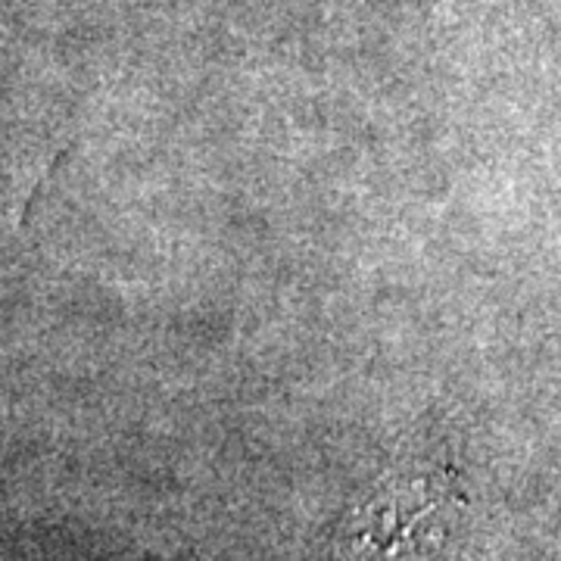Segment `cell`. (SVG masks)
<instances>
[{"mask_svg": "<svg viewBox=\"0 0 561 561\" xmlns=\"http://www.w3.org/2000/svg\"><path fill=\"white\" fill-rule=\"evenodd\" d=\"M461 515L465 496L453 471L390 474L343 518L334 561H443Z\"/></svg>", "mask_w": 561, "mask_h": 561, "instance_id": "obj_1", "label": "cell"}]
</instances>
